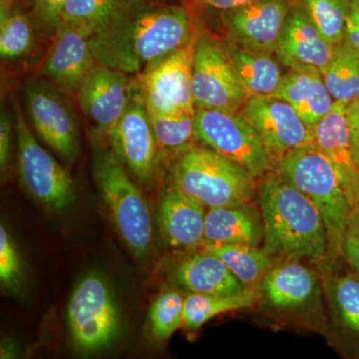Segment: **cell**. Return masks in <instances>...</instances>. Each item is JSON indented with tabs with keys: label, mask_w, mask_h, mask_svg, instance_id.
<instances>
[{
	"label": "cell",
	"mask_w": 359,
	"mask_h": 359,
	"mask_svg": "<svg viewBox=\"0 0 359 359\" xmlns=\"http://www.w3.org/2000/svg\"><path fill=\"white\" fill-rule=\"evenodd\" d=\"M196 39L137 76L149 113L195 114L192 66Z\"/></svg>",
	"instance_id": "11"
},
{
	"label": "cell",
	"mask_w": 359,
	"mask_h": 359,
	"mask_svg": "<svg viewBox=\"0 0 359 359\" xmlns=\"http://www.w3.org/2000/svg\"><path fill=\"white\" fill-rule=\"evenodd\" d=\"M25 105L30 124L39 138L63 159H76L79 121L69 94L49 78L36 80L26 86Z\"/></svg>",
	"instance_id": "10"
},
{
	"label": "cell",
	"mask_w": 359,
	"mask_h": 359,
	"mask_svg": "<svg viewBox=\"0 0 359 359\" xmlns=\"http://www.w3.org/2000/svg\"><path fill=\"white\" fill-rule=\"evenodd\" d=\"M0 283L2 290L13 294H20L25 283L20 252L4 224L0 226Z\"/></svg>",
	"instance_id": "33"
},
{
	"label": "cell",
	"mask_w": 359,
	"mask_h": 359,
	"mask_svg": "<svg viewBox=\"0 0 359 359\" xmlns=\"http://www.w3.org/2000/svg\"><path fill=\"white\" fill-rule=\"evenodd\" d=\"M321 75L335 102H353L359 97V52L344 40Z\"/></svg>",
	"instance_id": "29"
},
{
	"label": "cell",
	"mask_w": 359,
	"mask_h": 359,
	"mask_svg": "<svg viewBox=\"0 0 359 359\" xmlns=\"http://www.w3.org/2000/svg\"><path fill=\"white\" fill-rule=\"evenodd\" d=\"M204 250L221 259L245 289L261 283L266 273L278 264L263 248L248 245L204 244Z\"/></svg>",
	"instance_id": "26"
},
{
	"label": "cell",
	"mask_w": 359,
	"mask_h": 359,
	"mask_svg": "<svg viewBox=\"0 0 359 359\" xmlns=\"http://www.w3.org/2000/svg\"><path fill=\"white\" fill-rule=\"evenodd\" d=\"M185 297L174 290L161 292L151 304L149 323L153 337L160 341L170 339L183 327Z\"/></svg>",
	"instance_id": "32"
},
{
	"label": "cell",
	"mask_w": 359,
	"mask_h": 359,
	"mask_svg": "<svg viewBox=\"0 0 359 359\" xmlns=\"http://www.w3.org/2000/svg\"><path fill=\"white\" fill-rule=\"evenodd\" d=\"M137 77L96 63L78 93L80 108L94 133L107 137L128 107Z\"/></svg>",
	"instance_id": "15"
},
{
	"label": "cell",
	"mask_w": 359,
	"mask_h": 359,
	"mask_svg": "<svg viewBox=\"0 0 359 359\" xmlns=\"http://www.w3.org/2000/svg\"><path fill=\"white\" fill-rule=\"evenodd\" d=\"M115 2L116 0H66L60 23L86 26L92 32L105 20Z\"/></svg>",
	"instance_id": "34"
},
{
	"label": "cell",
	"mask_w": 359,
	"mask_h": 359,
	"mask_svg": "<svg viewBox=\"0 0 359 359\" xmlns=\"http://www.w3.org/2000/svg\"><path fill=\"white\" fill-rule=\"evenodd\" d=\"M18 172L21 186L49 211H67L75 201L69 173L35 139L22 110L15 103Z\"/></svg>",
	"instance_id": "8"
},
{
	"label": "cell",
	"mask_w": 359,
	"mask_h": 359,
	"mask_svg": "<svg viewBox=\"0 0 359 359\" xmlns=\"http://www.w3.org/2000/svg\"><path fill=\"white\" fill-rule=\"evenodd\" d=\"M314 144L332 165L351 208L359 199V167L354 161L346 120V104L332 109L313 128Z\"/></svg>",
	"instance_id": "19"
},
{
	"label": "cell",
	"mask_w": 359,
	"mask_h": 359,
	"mask_svg": "<svg viewBox=\"0 0 359 359\" xmlns=\"http://www.w3.org/2000/svg\"><path fill=\"white\" fill-rule=\"evenodd\" d=\"M67 320L71 341L79 353H99L114 344L121 316L107 278L91 273L78 282L68 302Z\"/></svg>",
	"instance_id": "6"
},
{
	"label": "cell",
	"mask_w": 359,
	"mask_h": 359,
	"mask_svg": "<svg viewBox=\"0 0 359 359\" xmlns=\"http://www.w3.org/2000/svg\"><path fill=\"white\" fill-rule=\"evenodd\" d=\"M16 347L13 344V341L4 340V344H1V358H13L15 355Z\"/></svg>",
	"instance_id": "42"
},
{
	"label": "cell",
	"mask_w": 359,
	"mask_h": 359,
	"mask_svg": "<svg viewBox=\"0 0 359 359\" xmlns=\"http://www.w3.org/2000/svg\"><path fill=\"white\" fill-rule=\"evenodd\" d=\"M273 96L290 104L311 130L335 103L320 71L316 69H290Z\"/></svg>",
	"instance_id": "22"
},
{
	"label": "cell",
	"mask_w": 359,
	"mask_h": 359,
	"mask_svg": "<svg viewBox=\"0 0 359 359\" xmlns=\"http://www.w3.org/2000/svg\"><path fill=\"white\" fill-rule=\"evenodd\" d=\"M261 179L257 194L264 252L278 259L323 261L328 255L327 233L316 205L276 171Z\"/></svg>",
	"instance_id": "2"
},
{
	"label": "cell",
	"mask_w": 359,
	"mask_h": 359,
	"mask_svg": "<svg viewBox=\"0 0 359 359\" xmlns=\"http://www.w3.org/2000/svg\"><path fill=\"white\" fill-rule=\"evenodd\" d=\"M347 230L359 233V199L351 208V217H349Z\"/></svg>",
	"instance_id": "41"
},
{
	"label": "cell",
	"mask_w": 359,
	"mask_h": 359,
	"mask_svg": "<svg viewBox=\"0 0 359 359\" xmlns=\"http://www.w3.org/2000/svg\"><path fill=\"white\" fill-rule=\"evenodd\" d=\"M323 287L342 337L359 353V276L351 269L328 276Z\"/></svg>",
	"instance_id": "25"
},
{
	"label": "cell",
	"mask_w": 359,
	"mask_h": 359,
	"mask_svg": "<svg viewBox=\"0 0 359 359\" xmlns=\"http://www.w3.org/2000/svg\"><path fill=\"white\" fill-rule=\"evenodd\" d=\"M190 4L116 0L89 36L96 63L137 77L197 36Z\"/></svg>",
	"instance_id": "1"
},
{
	"label": "cell",
	"mask_w": 359,
	"mask_h": 359,
	"mask_svg": "<svg viewBox=\"0 0 359 359\" xmlns=\"http://www.w3.org/2000/svg\"><path fill=\"white\" fill-rule=\"evenodd\" d=\"M34 41L29 15L18 0H0V55L4 60L25 57Z\"/></svg>",
	"instance_id": "28"
},
{
	"label": "cell",
	"mask_w": 359,
	"mask_h": 359,
	"mask_svg": "<svg viewBox=\"0 0 359 359\" xmlns=\"http://www.w3.org/2000/svg\"><path fill=\"white\" fill-rule=\"evenodd\" d=\"M351 16L359 23V0H351Z\"/></svg>",
	"instance_id": "43"
},
{
	"label": "cell",
	"mask_w": 359,
	"mask_h": 359,
	"mask_svg": "<svg viewBox=\"0 0 359 359\" xmlns=\"http://www.w3.org/2000/svg\"><path fill=\"white\" fill-rule=\"evenodd\" d=\"M313 25L332 43L344 40L351 0H299Z\"/></svg>",
	"instance_id": "31"
},
{
	"label": "cell",
	"mask_w": 359,
	"mask_h": 359,
	"mask_svg": "<svg viewBox=\"0 0 359 359\" xmlns=\"http://www.w3.org/2000/svg\"><path fill=\"white\" fill-rule=\"evenodd\" d=\"M174 278L191 294L233 295L245 290L224 262L205 250L181 262Z\"/></svg>",
	"instance_id": "23"
},
{
	"label": "cell",
	"mask_w": 359,
	"mask_h": 359,
	"mask_svg": "<svg viewBox=\"0 0 359 359\" xmlns=\"http://www.w3.org/2000/svg\"><path fill=\"white\" fill-rule=\"evenodd\" d=\"M149 118L161 152L178 155L193 146L194 142H197L193 114L159 115L149 113Z\"/></svg>",
	"instance_id": "30"
},
{
	"label": "cell",
	"mask_w": 359,
	"mask_h": 359,
	"mask_svg": "<svg viewBox=\"0 0 359 359\" xmlns=\"http://www.w3.org/2000/svg\"><path fill=\"white\" fill-rule=\"evenodd\" d=\"M344 40L353 49L359 52V23L353 18H351V14L346 21Z\"/></svg>",
	"instance_id": "40"
},
{
	"label": "cell",
	"mask_w": 359,
	"mask_h": 359,
	"mask_svg": "<svg viewBox=\"0 0 359 359\" xmlns=\"http://www.w3.org/2000/svg\"><path fill=\"white\" fill-rule=\"evenodd\" d=\"M196 141L244 168L255 179L275 170L256 129L238 113L196 110Z\"/></svg>",
	"instance_id": "9"
},
{
	"label": "cell",
	"mask_w": 359,
	"mask_h": 359,
	"mask_svg": "<svg viewBox=\"0 0 359 359\" xmlns=\"http://www.w3.org/2000/svg\"><path fill=\"white\" fill-rule=\"evenodd\" d=\"M172 186L208 208L250 203L256 179L235 162L205 146L193 145L176 156Z\"/></svg>",
	"instance_id": "3"
},
{
	"label": "cell",
	"mask_w": 359,
	"mask_h": 359,
	"mask_svg": "<svg viewBox=\"0 0 359 359\" xmlns=\"http://www.w3.org/2000/svg\"><path fill=\"white\" fill-rule=\"evenodd\" d=\"M264 236L262 214L250 202L235 207L209 208L205 214V244L259 247Z\"/></svg>",
	"instance_id": "21"
},
{
	"label": "cell",
	"mask_w": 359,
	"mask_h": 359,
	"mask_svg": "<svg viewBox=\"0 0 359 359\" xmlns=\"http://www.w3.org/2000/svg\"><path fill=\"white\" fill-rule=\"evenodd\" d=\"M107 139L111 151L130 173L143 183L152 181L159 149L138 80L128 107L110 130Z\"/></svg>",
	"instance_id": "14"
},
{
	"label": "cell",
	"mask_w": 359,
	"mask_h": 359,
	"mask_svg": "<svg viewBox=\"0 0 359 359\" xmlns=\"http://www.w3.org/2000/svg\"><path fill=\"white\" fill-rule=\"evenodd\" d=\"M299 0H250L219 11L229 41L257 53L273 55L290 11Z\"/></svg>",
	"instance_id": "12"
},
{
	"label": "cell",
	"mask_w": 359,
	"mask_h": 359,
	"mask_svg": "<svg viewBox=\"0 0 359 359\" xmlns=\"http://www.w3.org/2000/svg\"><path fill=\"white\" fill-rule=\"evenodd\" d=\"M55 40L45 61V76L70 96H77L89 71L96 65L89 43L91 30L86 26L60 23Z\"/></svg>",
	"instance_id": "18"
},
{
	"label": "cell",
	"mask_w": 359,
	"mask_h": 359,
	"mask_svg": "<svg viewBox=\"0 0 359 359\" xmlns=\"http://www.w3.org/2000/svg\"><path fill=\"white\" fill-rule=\"evenodd\" d=\"M32 16L40 28L56 32L66 0H30Z\"/></svg>",
	"instance_id": "35"
},
{
	"label": "cell",
	"mask_w": 359,
	"mask_h": 359,
	"mask_svg": "<svg viewBox=\"0 0 359 359\" xmlns=\"http://www.w3.org/2000/svg\"><path fill=\"white\" fill-rule=\"evenodd\" d=\"M223 42L231 65L250 97L273 96L278 91L283 74L273 55L248 50L229 40Z\"/></svg>",
	"instance_id": "24"
},
{
	"label": "cell",
	"mask_w": 359,
	"mask_h": 359,
	"mask_svg": "<svg viewBox=\"0 0 359 359\" xmlns=\"http://www.w3.org/2000/svg\"><path fill=\"white\" fill-rule=\"evenodd\" d=\"M275 171L316 205L327 228L328 255L341 256L351 204L327 158L316 145L297 149L276 163Z\"/></svg>",
	"instance_id": "4"
},
{
	"label": "cell",
	"mask_w": 359,
	"mask_h": 359,
	"mask_svg": "<svg viewBox=\"0 0 359 359\" xmlns=\"http://www.w3.org/2000/svg\"><path fill=\"white\" fill-rule=\"evenodd\" d=\"M240 114L261 136L275 165L297 149L316 145L313 130L290 104L278 97H250Z\"/></svg>",
	"instance_id": "13"
},
{
	"label": "cell",
	"mask_w": 359,
	"mask_h": 359,
	"mask_svg": "<svg viewBox=\"0 0 359 359\" xmlns=\"http://www.w3.org/2000/svg\"><path fill=\"white\" fill-rule=\"evenodd\" d=\"M259 285V295L278 313L301 314L320 308V278L313 269L297 259L276 264Z\"/></svg>",
	"instance_id": "16"
},
{
	"label": "cell",
	"mask_w": 359,
	"mask_h": 359,
	"mask_svg": "<svg viewBox=\"0 0 359 359\" xmlns=\"http://www.w3.org/2000/svg\"><path fill=\"white\" fill-rule=\"evenodd\" d=\"M337 45L332 43L309 18L301 1L292 7L285 26L276 55L290 69H316L323 72L330 65Z\"/></svg>",
	"instance_id": "17"
},
{
	"label": "cell",
	"mask_w": 359,
	"mask_h": 359,
	"mask_svg": "<svg viewBox=\"0 0 359 359\" xmlns=\"http://www.w3.org/2000/svg\"><path fill=\"white\" fill-rule=\"evenodd\" d=\"M346 120L354 161L359 167V97L347 104Z\"/></svg>",
	"instance_id": "37"
},
{
	"label": "cell",
	"mask_w": 359,
	"mask_h": 359,
	"mask_svg": "<svg viewBox=\"0 0 359 359\" xmlns=\"http://www.w3.org/2000/svg\"><path fill=\"white\" fill-rule=\"evenodd\" d=\"M341 256L351 271L359 276V233L346 231L342 240Z\"/></svg>",
	"instance_id": "38"
},
{
	"label": "cell",
	"mask_w": 359,
	"mask_h": 359,
	"mask_svg": "<svg viewBox=\"0 0 359 359\" xmlns=\"http://www.w3.org/2000/svg\"><path fill=\"white\" fill-rule=\"evenodd\" d=\"M93 174L118 235L139 262L145 261L153 238L152 217L145 198L111 149L96 151Z\"/></svg>",
	"instance_id": "5"
},
{
	"label": "cell",
	"mask_w": 359,
	"mask_h": 359,
	"mask_svg": "<svg viewBox=\"0 0 359 359\" xmlns=\"http://www.w3.org/2000/svg\"><path fill=\"white\" fill-rule=\"evenodd\" d=\"M205 205L171 186L159 205V226L169 247L193 249L205 244Z\"/></svg>",
	"instance_id": "20"
},
{
	"label": "cell",
	"mask_w": 359,
	"mask_h": 359,
	"mask_svg": "<svg viewBox=\"0 0 359 359\" xmlns=\"http://www.w3.org/2000/svg\"><path fill=\"white\" fill-rule=\"evenodd\" d=\"M259 297L256 287L233 295L188 294L185 297L183 327L187 330H198L219 314L250 308Z\"/></svg>",
	"instance_id": "27"
},
{
	"label": "cell",
	"mask_w": 359,
	"mask_h": 359,
	"mask_svg": "<svg viewBox=\"0 0 359 359\" xmlns=\"http://www.w3.org/2000/svg\"><path fill=\"white\" fill-rule=\"evenodd\" d=\"M192 90L196 110L238 113L250 98L224 42L207 32L198 33L194 46Z\"/></svg>",
	"instance_id": "7"
},
{
	"label": "cell",
	"mask_w": 359,
	"mask_h": 359,
	"mask_svg": "<svg viewBox=\"0 0 359 359\" xmlns=\"http://www.w3.org/2000/svg\"><path fill=\"white\" fill-rule=\"evenodd\" d=\"M13 125L6 112L0 115V168L2 173L6 171L11 159V143H13Z\"/></svg>",
	"instance_id": "36"
},
{
	"label": "cell",
	"mask_w": 359,
	"mask_h": 359,
	"mask_svg": "<svg viewBox=\"0 0 359 359\" xmlns=\"http://www.w3.org/2000/svg\"><path fill=\"white\" fill-rule=\"evenodd\" d=\"M197 8H211L224 11L247 4L250 0H186Z\"/></svg>",
	"instance_id": "39"
}]
</instances>
